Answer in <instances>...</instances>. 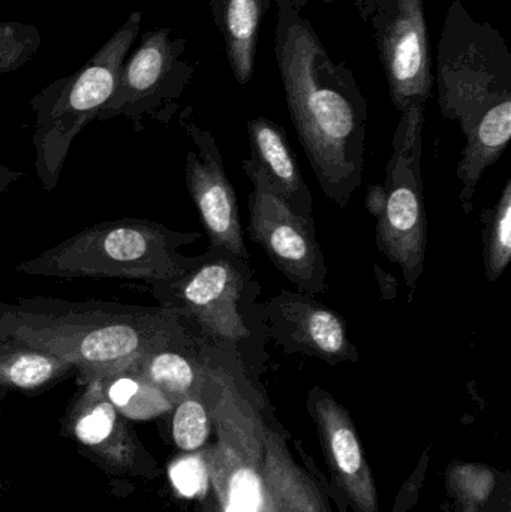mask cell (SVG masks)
<instances>
[{
  "label": "cell",
  "instance_id": "obj_1",
  "mask_svg": "<svg viewBox=\"0 0 511 512\" xmlns=\"http://www.w3.org/2000/svg\"><path fill=\"white\" fill-rule=\"evenodd\" d=\"M203 394L215 427L204 454L219 512H327L267 423L257 382L234 355L204 342Z\"/></svg>",
  "mask_w": 511,
  "mask_h": 512
},
{
  "label": "cell",
  "instance_id": "obj_2",
  "mask_svg": "<svg viewBox=\"0 0 511 512\" xmlns=\"http://www.w3.org/2000/svg\"><path fill=\"white\" fill-rule=\"evenodd\" d=\"M275 3V56L291 122L324 195L345 209L362 185L368 102L311 21L285 0Z\"/></svg>",
  "mask_w": 511,
  "mask_h": 512
},
{
  "label": "cell",
  "instance_id": "obj_3",
  "mask_svg": "<svg viewBox=\"0 0 511 512\" xmlns=\"http://www.w3.org/2000/svg\"><path fill=\"white\" fill-rule=\"evenodd\" d=\"M198 333L188 318L162 306L39 295L0 303V340L66 361L78 379L113 375Z\"/></svg>",
  "mask_w": 511,
  "mask_h": 512
},
{
  "label": "cell",
  "instance_id": "obj_4",
  "mask_svg": "<svg viewBox=\"0 0 511 512\" xmlns=\"http://www.w3.org/2000/svg\"><path fill=\"white\" fill-rule=\"evenodd\" d=\"M438 104L464 132L456 170L462 209L471 215L480 180L511 138V51L498 30L476 20L461 0L450 5L438 47Z\"/></svg>",
  "mask_w": 511,
  "mask_h": 512
},
{
  "label": "cell",
  "instance_id": "obj_5",
  "mask_svg": "<svg viewBox=\"0 0 511 512\" xmlns=\"http://www.w3.org/2000/svg\"><path fill=\"white\" fill-rule=\"evenodd\" d=\"M159 306L188 318L210 345L234 355L252 381L266 369V313L249 259L209 245L185 273L150 285Z\"/></svg>",
  "mask_w": 511,
  "mask_h": 512
},
{
  "label": "cell",
  "instance_id": "obj_6",
  "mask_svg": "<svg viewBox=\"0 0 511 512\" xmlns=\"http://www.w3.org/2000/svg\"><path fill=\"white\" fill-rule=\"evenodd\" d=\"M201 236L170 230L150 219L105 221L20 262L15 271L50 279L128 280L150 286L189 270L197 256L180 254V248Z\"/></svg>",
  "mask_w": 511,
  "mask_h": 512
},
{
  "label": "cell",
  "instance_id": "obj_7",
  "mask_svg": "<svg viewBox=\"0 0 511 512\" xmlns=\"http://www.w3.org/2000/svg\"><path fill=\"white\" fill-rule=\"evenodd\" d=\"M141 20L140 11L131 12L86 65L30 99L35 113V171L45 191L53 192L59 185L72 143L113 95L120 68L140 33Z\"/></svg>",
  "mask_w": 511,
  "mask_h": 512
},
{
  "label": "cell",
  "instance_id": "obj_8",
  "mask_svg": "<svg viewBox=\"0 0 511 512\" xmlns=\"http://www.w3.org/2000/svg\"><path fill=\"white\" fill-rule=\"evenodd\" d=\"M425 107L402 111L392 140V156L381 185L368 188L366 209L377 219L378 251L401 268L413 298L425 271L428 216L422 182V135Z\"/></svg>",
  "mask_w": 511,
  "mask_h": 512
},
{
  "label": "cell",
  "instance_id": "obj_9",
  "mask_svg": "<svg viewBox=\"0 0 511 512\" xmlns=\"http://www.w3.org/2000/svg\"><path fill=\"white\" fill-rule=\"evenodd\" d=\"M243 170L254 188L248 200L249 240L263 249L297 291L312 297L324 294L329 288V270L318 243L314 218L291 210L254 159H245Z\"/></svg>",
  "mask_w": 511,
  "mask_h": 512
},
{
  "label": "cell",
  "instance_id": "obj_10",
  "mask_svg": "<svg viewBox=\"0 0 511 512\" xmlns=\"http://www.w3.org/2000/svg\"><path fill=\"white\" fill-rule=\"evenodd\" d=\"M186 39L173 38L171 29L147 30L137 50L125 59L113 95L96 120L126 117L135 131H143L144 120L168 123L177 110V99L194 75V66L183 59Z\"/></svg>",
  "mask_w": 511,
  "mask_h": 512
},
{
  "label": "cell",
  "instance_id": "obj_11",
  "mask_svg": "<svg viewBox=\"0 0 511 512\" xmlns=\"http://www.w3.org/2000/svg\"><path fill=\"white\" fill-rule=\"evenodd\" d=\"M374 32L390 98L399 111L425 107L432 93L431 41L425 0H354Z\"/></svg>",
  "mask_w": 511,
  "mask_h": 512
},
{
  "label": "cell",
  "instance_id": "obj_12",
  "mask_svg": "<svg viewBox=\"0 0 511 512\" xmlns=\"http://www.w3.org/2000/svg\"><path fill=\"white\" fill-rule=\"evenodd\" d=\"M80 382V391L63 417V433L108 477L152 478L156 463L129 421L108 400L104 378L90 376Z\"/></svg>",
  "mask_w": 511,
  "mask_h": 512
},
{
  "label": "cell",
  "instance_id": "obj_13",
  "mask_svg": "<svg viewBox=\"0 0 511 512\" xmlns=\"http://www.w3.org/2000/svg\"><path fill=\"white\" fill-rule=\"evenodd\" d=\"M180 125L194 143V149L186 153V186L210 245L227 249L243 259L251 258L240 222L237 194L228 179L215 137L189 120L188 110L180 117Z\"/></svg>",
  "mask_w": 511,
  "mask_h": 512
},
{
  "label": "cell",
  "instance_id": "obj_14",
  "mask_svg": "<svg viewBox=\"0 0 511 512\" xmlns=\"http://www.w3.org/2000/svg\"><path fill=\"white\" fill-rule=\"evenodd\" d=\"M264 313L269 340L287 354L320 358L332 366L359 361L347 321L312 295L282 289L264 303Z\"/></svg>",
  "mask_w": 511,
  "mask_h": 512
},
{
  "label": "cell",
  "instance_id": "obj_15",
  "mask_svg": "<svg viewBox=\"0 0 511 512\" xmlns=\"http://www.w3.org/2000/svg\"><path fill=\"white\" fill-rule=\"evenodd\" d=\"M309 408L329 451L333 471L336 472L342 489L360 512H378L377 490L371 469L363 457L362 447L347 409L321 388L312 390Z\"/></svg>",
  "mask_w": 511,
  "mask_h": 512
},
{
  "label": "cell",
  "instance_id": "obj_16",
  "mask_svg": "<svg viewBox=\"0 0 511 512\" xmlns=\"http://www.w3.org/2000/svg\"><path fill=\"white\" fill-rule=\"evenodd\" d=\"M251 156L269 177L275 191L297 215L309 218L314 209L311 191L303 180L296 155L288 143L287 132L278 123L257 117L249 120Z\"/></svg>",
  "mask_w": 511,
  "mask_h": 512
},
{
  "label": "cell",
  "instance_id": "obj_17",
  "mask_svg": "<svg viewBox=\"0 0 511 512\" xmlns=\"http://www.w3.org/2000/svg\"><path fill=\"white\" fill-rule=\"evenodd\" d=\"M272 3L275 0H209L231 71L242 86L254 77L261 23Z\"/></svg>",
  "mask_w": 511,
  "mask_h": 512
},
{
  "label": "cell",
  "instance_id": "obj_18",
  "mask_svg": "<svg viewBox=\"0 0 511 512\" xmlns=\"http://www.w3.org/2000/svg\"><path fill=\"white\" fill-rule=\"evenodd\" d=\"M204 342L198 333L182 342L153 349L129 367L176 405L203 385Z\"/></svg>",
  "mask_w": 511,
  "mask_h": 512
},
{
  "label": "cell",
  "instance_id": "obj_19",
  "mask_svg": "<svg viewBox=\"0 0 511 512\" xmlns=\"http://www.w3.org/2000/svg\"><path fill=\"white\" fill-rule=\"evenodd\" d=\"M71 376H77V370L66 361L0 340V388L38 394Z\"/></svg>",
  "mask_w": 511,
  "mask_h": 512
},
{
  "label": "cell",
  "instance_id": "obj_20",
  "mask_svg": "<svg viewBox=\"0 0 511 512\" xmlns=\"http://www.w3.org/2000/svg\"><path fill=\"white\" fill-rule=\"evenodd\" d=\"M102 378L108 400L128 421L153 420L173 411V403L129 366Z\"/></svg>",
  "mask_w": 511,
  "mask_h": 512
},
{
  "label": "cell",
  "instance_id": "obj_21",
  "mask_svg": "<svg viewBox=\"0 0 511 512\" xmlns=\"http://www.w3.org/2000/svg\"><path fill=\"white\" fill-rule=\"evenodd\" d=\"M483 265L489 282H497L511 261V179L494 206L483 210Z\"/></svg>",
  "mask_w": 511,
  "mask_h": 512
},
{
  "label": "cell",
  "instance_id": "obj_22",
  "mask_svg": "<svg viewBox=\"0 0 511 512\" xmlns=\"http://www.w3.org/2000/svg\"><path fill=\"white\" fill-rule=\"evenodd\" d=\"M171 412V433L177 448L185 453H192L203 447L212 429V418L204 399L203 385L200 390L176 403Z\"/></svg>",
  "mask_w": 511,
  "mask_h": 512
},
{
  "label": "cell",
  "instance_id": "obj_23",
  "mask_svg": "<svg viewBox=\"0 0 511 512\" xmlns=\"http://www.w3.org/2000/svg\"><path fill=\"white\" fill-rule=\"evenodd\" d=\"M38 27L20 21L0 23V75L17 71L33 59L41 47Z\"/></svg>",
  "mask_w": 511,
  "mask_h": 512
},
{
  "label": "cell",
  "instance_id": "obj_24",
  "mask_svg": "<svg viewBox=\"0 0 511 512\" xmlns=\"http://www.w3.org/2000/svg\"><path fill=\"white\" fill-rule=\"evenodd\" d=\"M168 474L174 489L183 498H203L209 490V469L204 456L191 454V456L180 457L176 462L171 463Z\"/></svg>",
  "mask_w": 511,
  "mask_h": 512
},
{
  "label": "cell",
  "instance_id": "obj_25",
  "mask_svg": "<svg viewBox=\"0 0 511 512\" xmlns=\"http://www.w3.org/2000/svg\"><path fill=\"white\" fill-rule=\"evenodd\" d=\"M21 179H24L23 171L12 170V168L0 164V194H5L12 186L17 185Z\"/></svg>",
  "mask_w": 511,
  "mask_h": 512
},
{
  "label": "cell",
  "instance_id": "obj_26",
  "mask_svg": "<svg viewBox=\"0 0 511 512\" xmlns=\"http://www.w3.org/2000/svg\"><path fill=\"white\" fill-rule=\"evenodd\" d=\"M285 2L290 3L291 6H293L294 9H297V11L302 12L303 9H305V6L308 5L311 0H285ZM320 2L326 3V5H332L333 0H320Z\"/></svg>",
  "mask_w": 511,
  "mask_h": 512
},
{
  "label": "cell",
  "instance_id": "obj_27",
  "mask_svg": "<svg viewBox=\"0 0 511 512\" xmlns=\"http://www.w3.org/2000/svg\"><path fill=\"white\" fill-rule=\"evenodd\" d=\"M8 393H9V391L6 390V388H0V402H2V400L6 399V396H8Z\"/></svg>",
  "mask_w": 511,
  "mask_h": 512
}]
</instances>
